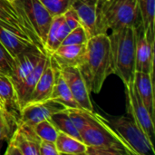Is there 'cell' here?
Wrapping results in <instances>:
<instances>
[{"mask_svg": "<svg viewBox=\"0 0 155 155\" xmlns=\"http://www.w3.org/2000/svg\"><path fill=\"white\" fill-rule=\"evenodd\" d=\"M49 64L50 55L36 45L14 57L9 77L15 86L20 109L28 103L37 81Z\"/></svg>", "mask_w": 155, "mask_h": 155, "instance_id": "1", "label": "cell"}, {"mask_svg": "<svg viewBox=\"0 0 155 155\" xmlns=\"http://www.w3.org/2000/svg\"><path fill=\"white\" fill-rule=\"evenodd\" d=\"M78 68L89 91L100 93L106 78L114 74L107 34H98L88 39L84 61Z\"/></svg>", "mask_w": 155, "mask_h": 155, "instance_id": "2", "label": "cell"}, {"mask_svg": "<svg viewBox=\"0 0 155 155\" xmlns=\"http://www.w3.org/2000/svg\"><path fill=\"white\" fill-rule=\"evenodd\" d=\"M80 136L87 146L86 155H134L109 123L97 114H94Z\"/></svg>", "mask_w": 155, "mask_h": 155, "instance_id": "3", "label": "cell"}, {"mask_svg": "<svg viewBox=\"0 0 155 155\" xmlns=\"http://www.w3.org/2000/svg\"><path fill=\"white\" fill-rule=\"evenodd\" d=\"M109 36L112 67L124 84L134 82L135 74L136 27L113 31Z\"/></svg>", "mask_w": 155, "mask_h": 155, "instance_id": "4", "label": "cell"}, {"mask_svg": "<svg viewBox=\"0 0 155 155\" xmlns=\"http://www.w3.org/2000/svg\"><path fill=\"white\" fill-rule=\"evenodd\" d=\"M98 33L107 34L141 24L137 0H103L97 7Z\"/></svg>", "mask_w": 155, "mask_h": 155, "instance_id": "5", "label": "cell"}, {"mask_svg": "<svg viewBox=\"0 0 155 155\" xmlns=\"http://www.w3.org/2000/svg\"><path fill=\"white\" fill-rule=\"evenodd\" d=\"M0 25L45 52L18 0H0Z\"/></svg>", "mask_w": 155, "mask_h": 155, "instance_id": "6", "label": "cell"}, {"mask_svg": "<svg viewBox=\"0 0 155 155\" xmlns=\"http://www.w3.org/2000/svg\"><path fill=\"white\" fill-rule=\"evenodd\" d=\"M112 128L129 146L134 155H154L153 141L133 118L120 116L111 123Z\"/></svg>", "mask_w": 155, "mask_h": 155, "instance_id": "7", "label": "cell"}, {"mask_svg": "<svg viewBox=\"0 0 155 155\" xmlns=\"http://www.w3.org/2000/svg\"><path fill=\"white\" fill-rule=\"evenodd\" d=\"M41 141L33 126L20 122L8 140L5 154L39 155Z\"/></svg>", "mask_w": 155, "mask_h": 155, "instance_id": "8", "label": "cell"}, {"mask_svg": "<svg viewBox=\"0 0 155 155\" xmlns=\"http://www.w3.org/2000/svg\"><path fill=\"white\" fill-rule=\"evenodd\" d=\"M125 95L127 97V110L128 114L136 122V124L143 129L147 136L153 141L155 134L154 119L151 116L147 108L141 100L136 92L134 82L124 84Z\"/></svg>", "mask_w": 155, "mask_h": 155, "instance_id": "9", "label": "cell"}, {"mask_svg": "<svg viewBox=\"0 0 155 155\" xmlns=\"http://www.w3.org/2000/svg\"><path fill=\"white\" fill-rule=\"evenodd\" d=\"M18 2L45 49V44L53 21V16L39 0H18Z\"/></svg>", "mask_w": 155, "mask_h": 155, "instance_id": "10", "label": "cell"}, {"mask_svg": "<svg viewBox=\"0 0 155 155\" xmlns=\"http://www.w3.org/2000/svg\"><path fill=\"white\" fill-rule=\"evenodd\" d=\"M154 35H148L142 26H136L135 72L153 74Z\"/></svg>", "mask_w": 155, "mask_h": 155, "instance_id": "11", "label": "cell"}, {"mask_svg": "<svg viewBox=\"0 0 155 155\" xmlns=\"http://www.w3.org/2000/svg\"><path fill=\"white\" fill-rule=\"evenodd\" d=\"M57 69L64 77L73 94V97L80 108L89 112H94V106L90 96L91 92L89 91L79 68L77 66H67Z\"/></svg>", "mask_w": 155, "mask_h": 155, "instance_id": "12", "label": "cell"}, {"mask_svg": "<svg viewBox=\"0 0 155 155\" xmlns=\"http://www.w3.org/2000/svg\"><path fill=\"white\" fill-rule=\"evenodd\" d=\"M65 109L67 108L64 105L52 99L39 103L27 104L21 109L20 122L34 127L39 122L49 119L54 114Z\"/></svg>", "mask_w": 155, "mask_h": 155, "instance_id": "13", "label": "cell"}, {"mask_svg": "<svg viewBox=\"0 0 155 155\" xmlns=\"http://www.w3.org/2000/svg\"><path fill=\"white\" fill-rule=\"evenodd\" d=\"M0 109L16 125L20 122L21 109L15 86L10 77L0 73Z\"/></svg>", "mask_w": 155, "mask_h": 155, "instance_id": "14", "label": "cell"}, {"mask_svg": "<svg viewBox=\"0 0 155 155\" xmlns=\"http://www.w3.org/2000/svg\"><path fill=\"white\" fill-rule=\"evenodd\" d=\"M86 45H61L52 54L51 63L57 68L79 66L84 58Z\"/></svg>", "mask_w": 155, "mask_h": 155, "instance_id": "15", "label": "cell"}, {"mask_svg": "<svg viewBox=\"0 0 155 155\" xmlns=\"http://www.w3.org/2000/svg\"><path fill=\"white\" fill-rule=\"evenodd\" d=\"M134 84L141 100L147 108L151 116L154 119V94H153V74L135 72Z\"/></svg>", "mask_w": 155, "mask_h": 155, "instance_id": "16", "label": "cell"}, {"mask_svg": "<svg viewBox=\"0 0 155 155\" xmlns=\"http://www.w3.org/2000/svg\"><path fill=\"white\" fill-rule=\"evenodd\" d=\"M72 6L75 9L81 25L86 31L88 37L98 35L97 7L81 0H73Z\"/></svg>", "mask_w": 155, "mask_h": 155, "instance_id": "17", "label": "cell"}, {"mask_svg": "<svg viewBox=\"0 0 155 155\" xmlns=\"http://www.w3.org/2000/svg\"><path fill=\"white\" fill-rule=\"evenodd\" d=\"M70 31L71 29L64 22L63 15L53 17L45 44V53L49 55L52 54L61 45Z\"/></svg>", "mask_w": 155, "mask_h": 155, "instance_id": "18", "label": "cell"}, {"mask_svg": "<svg viewBox=\"0 0 155 155\" xmlns=\"http://www.w3.org/2000/svg\"><path fill=\"white\" fill-rule=\"evenodd\" d=\"M54 81H55V73L53 65L51 64V59H50V64L45 67L39 80L37 81L27 104L39 103L49 99L54 85Z\"/></svg>", "mask_w": 155, "mask_h": 155, "instance_id": "19", "label": "cell"}, {"mask_svg": "<svg viewBox=\"0 0 155 155\" xmlns=\"http://www.w3.org/2000/svg\"><path fill=\"white\" fill-rule=\"evenodd\" d=\"M0 43L8 51V53L15 57L22 52L32 45H35L30 41L19 36L11 30L0 25ZM42 50V49H41Z\"/></svg>", "mask_w": 155, "mask_h": 155, "instance_id": "20", "label": "cell"}, {"mask_svg": "<svg viewBox=\"0 0 155 155\" xmlns=\"http://www.w3.org/2000/svg\"><path fill=\"white\" fill-rule=\"evenodd\" d=\"M53 67L55 73V81H54V88H53V91L49 99L54 100L62 104L66 108H80V106L78 105V104L73 97V94L68 85L66 84L64 77L62 76L61 73L55 66L53 65Z\"/></svg>", "mask_w": 155, "mask_h": 155, "instance_id": "21", "label": "cell"}, {"mask_svg": "<svg viewBox=\"0 0 155 155\" xmlns=\"http://www.w3.org/2000/svg\"><path fill=\"white\" fill-rule=\"evenodd\" d=\"M55 145L59 155H82L87 152V146L81 140L61 132H58Z\"/></svg>", "mask_w": 155, "mask_h": 155, "instance_id": "22", "label": "cell"}, {"mask_svg": "<svg viewBox=\"0 0 155 155\" xmlns=\"http://www.w3.org/2000/svg\"><path fill=\"white\" fill-rule=\"evenodd\" d=\"M141 17V24L144 31L154 35L155 0H137Z\"/></svg>", "mask_w": 155, "mask_h": 155, "instance_id": "23", "label": "cell"}, {"mask_svg": "<svg viewBox=\"0 0 155 155\" xmlns=\"http://www.w3.org/2000/svg\"><path fill=\"white\" fill-rule=\"evenodd\" d=\"M49 120L52 122V124L54 125V127L56 128V130L58 132L64 133L65 134H68L70 136H73L74 138L81 140L80 133L75 128L71 118L69 117L68 113H67V109L54 114L49 118Z\"/></svg>", "mask_w": 155, "mask_h": 155, "instance_id": "24", "label": "cell"}, {"mask_svg": "<svg viewBox=\"0 0 155 155\" xmlns=\"http://www.w3.org/2000/svg\"><path fill=\"white\" fill-rule=\"evenodd\" d=\"M34 130L41 140L55 143L58 135V131L49 119L41 121L36 124L34 126Z\"/></svg>", "mask_w": 155, "mask_h": 155, "instance_id": "25", "label": "cell"}, {"mask_svg": "<svg viewBox=\"0 0 155 155\" xmlns=\"http://www.w3.org/2000/svg\"><path fill=\"white\" fill-rule=\"evenodd\" d=\"M49 14L54 17L64 15L72 6L73 0H39Z\"/></svg>", "mask_w": 155, "mask_h": 155, "instance_id": "26", "label": "cell"}, {"mask_svg": "<svg viewBox=\"0 0 155 155\" xmlns=\"http://www.w3.org/2000/svg\"><path fill=\"white\" fill-rule=\"evenodd\" d=\"M88 35L82 25L73 29L64 39L61 45H86L88 42Z\"/></svg>", "mask_w": 155, "mask_h": 155, "instance_id": "27", "label": "cell"}, {"mask_svg": "<svg viewBox=\"0 0 155 155\" xmlns=\"http://www.w3.org/2000/svg\"><path fill=\"white\" fill-rule=\"evenodd\" d=\"M16 126L17 125L12 122L0 109V142L9 140Z\"/></svg>", "mask_w": 155, "mask_h": 155, "instance_id": "28", "label": "cell"}, {"mask_svg": "<svg viewBox=\"0 0 155 155\" xmlns=\"http://www.w3.org/2000/svg\"><path fill=\"white\" fill-rule=\"evenodd\" d=\"M14 57L0 43V73L10 76L12 72Z\"/></svg>", "mask_w": 155, "mask_h": 155, "instance_id": "29", "label": "cell"}, {"mask_svg": "<svg viewBox=\"0 0 155 155\" xmlns=\"http://www.w3.org/2000/svg\"><path fill=\"white\" fill-rule=\"evenodd\" d=\"M63 16H64V22L66 23V25L69 26L71 30L81 25L78 15L73 6H71L68 10H66V12L63 15Z\"/></svg>", "mask_w": 155, "mask_h": 155, "instance_id": "30", "label": "cell"}, {"mask_svg": "<svg viewBox=\"0 0 155 155\" xmlns=\"http://www.w3.org/2000/svg\"><path fill=\"white\" fill-rule=\"evenodd\" d=\"M39 155H59L55 143L42 140L39 147Z\"/></svg>", "mask_w": 155, "mask_h": 155, "instance_id": "31", "label": "cell"}, {"mask_svg": "<svg viewBox=\"0 0 155 155\" xmlns=\"http://www.w3.org/2000/svg\"><path fill=\"white\" fill-rule=\"evenodd\" d=\"M83 2H85L87 4H90V5H95L96 7H98L99 4L103 1V0H81Z\"/></svg>", "mask_w": 155, "mask_h": 155, "instance_id": "32", "label": "cell"}, {"mask_svg": "<svg viewBox=\"0 0 155 155\" xmlns=\"http://www.w3.org/2000/svg\"><path fill=\"white\" fill-rule=\"evenodd\" d=\"M8 1H10V2H12V3H14V2H15V0H8Z\"/></svg>", "mask_w": 155, "mask_h": 155, "instance_id": "33", "label": "cell"}]
</instances>
